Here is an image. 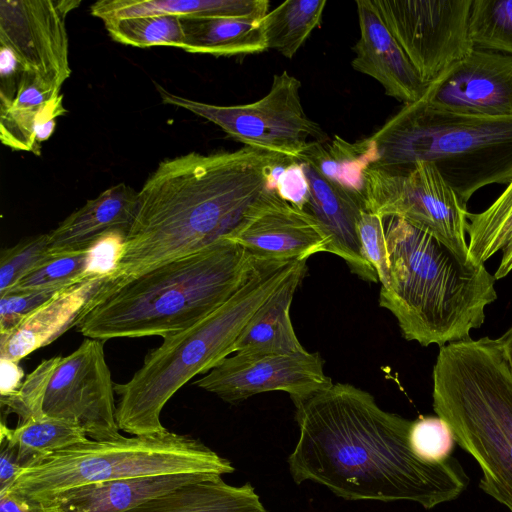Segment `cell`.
Instances as JSON below:
<instances>
[{
    "mask_svg": "<svg viewBox=\"0 0 512 512\" xmlns=\"http://www.w3.org/2000/svg\"><path fill=\"white\" fill-rule=\"evenodd\" d=\"M293 403L299 437L287 462L297 484L312 481L346 500L411 501L425 509L468 486L455 458H417L408 441L412 421L383 410L367 391L333 383Z\"/></svg>",
    "mask_w": 512,
    "mask_h": 512,
    "instance_id": "1",
    "label": "cell"
},
{
    "mask_svg": "<svg viewBox=\"0 0 512 512\" xmlns=\"http://www.w3.org/2000/svg\"><path fill=\"white\" fill-rule=\"evenodd\" d=\"M288 157L244 146L166 159L137 192L111 285L161 263L233 239L260 209L274 166Z\"/></svg>",
    "mask_w": 512,
    "mask_h": 512,
    "instance_id": "2",
    "label": "cell"
},
{
    "mask_svg": "<svg viewBox=\"0 0 512 512\" xmlns=\"http://www.w3.org/2000/svg\"><path fill=\"white\" fill-rule=\"evenodd\" d=\"M256 259L230 239L111 285L95 284L71 325L86 338L168 336L203 320L248 279Z\"/></svg>",
    "mask_w": 512,
    "mask_h": 512,
    "instance_id": "3",
    "label": "cell"
},
{
    "mask_svg": "<svg viewBox=\"0 0 512 512\" xmlns=\"http://www.w3.org/2000/svg\"><path fill=\"white\" fill-rule=\"evenodd\" d=\"M383 224L390 279L379 304L396 318L403 337L439 347L470 338L497 299L494 275L400 218Z\"/></svg>",
    "mask_w": 512,
    "mask_h": 512,
    "instance_id": "4",
    "label": "cell"
},
{
    "mask_svg": "<svg viewBox=\"0 0 512 512\" xmlns=\"http://www.w3.org/2000/svg\"><path fill=\"white\" fill-rule=\"evenodd\" d=\"M432 375L436 415L478 463L481 490L512 512V369L498 339L440 347Z\"/></svg>",
    "mask_w": 512,
    "mask_h": 512,
    "instance_id": "5",
    "label": "cell"
},
{
    "mask_svg": "<svg viewBox=\"0 0 512 512\" xmlns=\"http://www.w3.org/2000/svg\"><path fill=\"white\" fill-rule=\"evenodd\" d=\"M299 260H256L243 285L213 313L190 328L163 338L132 378L114 384L120 396L116 421L130 435L166 430L160 416L171 397L189 380L234 353L244 327L292 272Z\"/></svg>",
    "mask_w": 512,
    "mask_h": 512,
    "instance_id": "6",
    "label": "cell"
},
{
    "mask_svg": "<svg viewBox=\"0 0 512 512\" xmlns=\"http://www.w3.org/2000/svg\"><path fill=\"white\" fill-rule=\"evenodd\" d=\"M371 138L379 155L374 167L433 163L464 205L479 189L512 181V115L456 112L423 96L405 104Z\"/></svg>",
    "mask_w": 512,
    "mask_h": 512,
    "instance_id": "7",
    "label": "cell"
},
{
    "mask_svg": "<svg viewBox=\"0 0 512 512\" xmlns=\"http://www.w3.org/2000/svg\"><path fill=\"white\" fill-rule=\"evenodd\" d=\"M234 470L228 459L199 439L166 429L110 440L89 438L23 469L7 492L41 505L62 491L91 483L174 473L222 476Z\"/></svg>",
    "mask_w": 512,
    "mask_h": 512,
    "instance_id": "8",
    "label": "cell"
},
{
    "mask_svg": "<svg viewBox=\"0 0 512 512\" xmlns=\"http://www.w3.org/2000/svg\"><path fill=\"white\" fill-rule=\"evenodd\" d=\"M300 89V80L283 71L274 74L270 90L263 98L248 104L222 106L184 98L157 86L163 103L214 123L245 146L296 160L312 141L328 140L321 126L306 115Z\"/></svg>",
    "mask_w": 512,
    "mask_h": 512,
    "instance_id": "9",
    "label": "cell"
},
{
    "mask_svg": "<svg viewBox=\"0 0 512 512\" xmlns=\"http://www.w3.org/2000/svg\"><path fill=\"white\" fill-rule=\"evenodd\" d=\"M366 178V211L397 217L424 230L463 261L469 256L468 211L433 163L406 168L371 166Z\"/></svg>",
    "mask_w": 512,
    "mask_h": 512,
    "instance_id": "10",
    "label": "cell"
},
{
    "mask_svg": "<svg viewBox=\"0 0 512 512\" xmlns=\"http://www.w3.org/2000/svg\"><path fill=\"white\" fill-rule=\"evenodd\" d=\"M420 79L431 85L473 49V0H369Z\"/></svg>",
    "mask_w": 512,
    "mask_h": 512,
    "instance_id": "11",
    "label": "cell"
},
{
    "mask_svg": "<svg viewBox=\"0 0 512 512\" xmlns=\"http://www.w3.org/2000/svg\"><path fill=\"white\" fill-rule=\"evenodd\" d=\"M114 393L103 341L87 338L61 357L45 392L43 414L79 425L92 440L115 439L122 434Z\"/></svg>",
    "mask_w": 512,
    "mask_h": 512,
    "instance_id": "12",
    "label": "cell"
},
{
    "mask_svg": "<svg viewBox=\"0 0 512 512\" xmlns=\"http://www.w3.org/2000/svg\"><path fill=\"white\" fill-rule=\"evenodd\" d=\"M79 0H1L0 47L21 71L60 93L71 75L66 30L68 14Z\"/></svg>",
    "mask_w": 512,
    "mask_h": 512,
    "instance_id": "13",
    "label": "cell"
},
{
    "mask_svg": "<svg viewBox=\"0 0 512 512\" xmlns=\"http://www.w3.org/2000/svg\"><path fill=\"white\" fill-rule=\"evenodd\" d=\"M234 354L194 384L230 404L270 391H284L292 401L301 400L333 384L317 352Z\"/></svg>",
    "mask_w": 512,
    "mask_h": 512,
    "instance_id": "14",
    "label": "cell"
},
{
    "mask_svg": "<svg viewBox=\"0 0 512 512\" xmlns=\"http://www.w3.org/2000/svg\"><path fill=\"white\" fill-rule=\"evenodd\" d=\"M424 97L448 110L486 116L512 115V56L474 49L429 85Z\"/></svg>",
    "mask_w": 512,
    "mask_h": 512,
    "instance_id": "15",
    "label": "cell"
},
{
    "mask_svg": "<svg viewBox=\"0 0 512 512\" xmlns=\"http://www.w3.org/2000/svg\"><path fill=\"white\" fill-rule=\"evenodd\" d=\"M231 240L256 260L309 259L329 247L318 222L275 189L268 190L260 209Z\"/></svg>",
    "mask_w": 512,
    "mask_h": 512,
    "instance_id": "16",
    "label": "cell"
},
{
    "mask_svg": "<svg viewBox=\"0 0 512 512\" xmlns=\"http://www.w3.org/2000/svg\"><path fill=\"white\" fill-rule=\"evenodd\" d=\"M356 6L360 37L354 46L352 67L378 81L388 96L404 104L420 100L428 86L420 79L369 0H357Z\"/></svg>",
    "mask_w": 512,
    "mask_h": 512,
    "instance_id": "17",
    "label": "cell"
},
{
    "mask_svg": "<svg viewBox=\"0 0 512 512\" xmlns=\"http://www.w3.org/2000/svg\"><path fill=\"white\" fill-rule=\"evenodd\" d=\"M300 163L308 182V196L303 210L318 222L329 239L328 253L342 258L359 278L377 282V273L365 259L358 235V220L365 210L347 193L321 176L312 165L305 161Z\"/></svg>",
    "mask_w": 512,
    "mask_h": 512,
    "instance_id": "18",
    "label": "cell"
},
{
    "mask_svg": "<svg viewBox=\"0 0 512 512\" xmlns=\"http://www.w3.org/2000/svg\"><path fill=\"white\" fill-rule=\"evenodd\" d=\"M137 192L120 183L88 200L48 233L51 255L86 251L110 234L126 237L134 219Z\"/></svg>",
    "mask_w": 512,
    "mask_h": 512,
    "instance_id": "19",
    "label": "cell"
},
{
    "mask_svg": "<svg viewBox=\"0 0 512 512\" xmlns=\"http://www.w3.org/2000/svg\"><path fill=\"white\" fill-rule=\"evenodd\" d=\"M207 476L211 475L174 473L91 483L62 491L41 505H55L64 512H126Z\"/></svg>",
    "mask_w": 512,
    "mask_h": 512,
    "instance_id": "20",
    "label": "cell"
},
{
    "mask_svg": "<svg viewBox=\"0 0 512 512\" xmlns=\"http://www.w3.org/2000/svg\"><path fill=\"white\" fill-rule=\"evenodd\" d=\"M308 259H301L273 294L244 327L234 353L266 355L307 351L295 334L290 317L294 294L307 272Z\"/></svg>",
    "mask_w": 512,
    "mask_h": 512,
    "instance_id": "21",
    "label": "cell"
},
{
    "mask_svg": "<svg viewBox=\"0 0 512 512\" xmlns=\"http://www.w3.org/2000/svg\"><path fill=\"white\" fill-rule=\"evenodd\" d=\"M126 512H266L250 483L227 484L211 475L184 484Z\"/></svg>",
    "mask_w": 512,
    "mask_h": 512,
    "instance_id": "22",
    "label": "cell"
},
{
    "mask_svg": "<svg viewBox=\"0 0 512 512\" xmlns=\"http://www.w3.org/2000/svg\"><path fill=\"white\" fill-rule=\"evenodd\" d=\"M268 7L267 0H100L91 5L90 12L103 23L156 15L261 20L268 13Z\"/></svg>",
    "mask_w": 512,
    "mask_h": 512,
    "instance_id": "23",
    "label": "cell"
},
{
    "mask_svg": "<svg viewBox=\"0 0 512 512\" xmlns=\"http://www.w3.org/2000/svg\"><path fill=\"white\" fill-rule=\"evenodd\" d=\"M371 136L348 142L338 135L330 142L312 141L297 160L305 161L366 211V171L378 161Z\"/></svg>",
    "mask_w": 512,
    "mask_h": 512,
    "instance_id": "24",
    "label": "cell"
},
{
    "mask_svg": "<svg viewBox=\"0 0 512 512\" xmlns=\"http://www.w3.org/2000/svg\"><path fill=\"white\" fill-rule=\"evenodd\" d=\"M96 282H86L74 287L43 306L27 317L19 326L7 333H1L0 358L19 362L35 349L46 345L61 332L65 324L68 328L84 305L88 295L86 291L92 289Z\"/></svg>",
    "mask_w": 512,
    "mask_h": 512,
    "instance_id": "25",
    "label": "cell"
},
{
    "mask_svg": "<svg viewBox=\"0 0 512 512\" xmlns=\"http://www.w3.org/2000/svg\"><path fill=\"white\" fill-rule=\"evenodd\" d=\"M183 50L214 56L260 53L267 49L260 20L233 17L182 18Z\"/></svg>",
    "mask_w": 512,
    "mask_h": 512,
    "instance_id": "26",
    "label": "cell"
},
{
    "mask_svg": "<svg viewBox=\"0 0 512 512\" xmlns=\"http://www.w3.org/2000/svg\"><path fill=\"white\" fill-rule=\"evenodd\" d=\"M0 436L16 446L22 470L59 450L89 439L79 425L48 416L30 420L13 429L2 421Z\"/></svg>",
    "mask_w": 512,
    "mask_h": 512,
    "instance_id": "27",
    "label": "cell"
},
{
    "mask_svg": "<svg viewBox=\"0 0 512 512\" xmlns=\"http://www.w3.org/2000/svg\"><path fill=\"white\" fill-rule=\"evenodd\" d=\"M326 0H287L261 20L267 49L292 58L319 25Z\"/></svg>",
    "mask_w": 512,
    "mask_h": 512,
    "instance_id": "28",
    "label": "cell"
},
{
    "mask_svg": "<svg viewBox=\"0 0 512 512\" xmlns=\"http://www.w3.org/2000/svg\"><path fill=\"white\" fill-rule=\"evenodd\" d=\"M470 258L485 263L512 244V181L484 211L467 215Z\"/></svg>",
    "mask_w": 512,
    "mask_h": 512,
    "instance_id": "29",
    "label": "cell"
},
{
    "mask_svg": "<svg viewBox=\"0 0 512 512\" xmlns=\"http://www.w3.org/2000/svg\"><path fill=\"white\" fill-rule=\"evenodd\" d=\"M110 37L138 48L169 46L182 49L185 44L183 19L176 16H145L104 22Z\"/></svg>",
    "mask_w": 512,
    "mask_h": 512,
    "instance_id": "30",
    "label": "cell"
},
{
    "mask_svg": "<svg viewBox=\"0 0 512 512\" xmlns=\"http://www.w3.org/2000/svg\"><path fill=\"white\" fill-rule=\"evenodd\" d=\"M90 259V249L52 255L4 293L50 288H72L86 282L99 281L89 274Z\"/></svg>",
    "mask_w": 512,
    "mask_h": 512,
    "instance_id": "31",
    "label": "cell"
},
{
    "mask_svg": "<svg viewBox=\"0 0 512 512\" xmlns=\"http://www.w3.org/2000/svg\"><path fill=\"white\" fill-rule=\"evenodd\" d=\"M470 37L474 47L512 56V0H473Z\"/></svg>",
    "mask_w": 512,
    "mask_h": 512,
    "instance_id": "32",
    "label": "cell"
},
{
    "mask_svg": "<svg viewBox=\"0 0 512 512\" xmlns=\"http://www.w3.org/2000/svg\"><path fill=\"white\" fill-rule=\"evenodd\" d=\"M61 356L43 360L13 393L0 397L1 407L7 414L18 416L17 425L44 417L43 401L49 380Z\"/></svg>",
    "mask_w": 512,
    "mask_h": 512,
    "instance_id": "33",
    "label": "cell"
},
{
    "mask_svg": "<svg viewBox=\"0 0 512 512\" xmlns=\"http://www.w3.org/2000/svg\"><path fill=\"white\" fill-rule=\"evenodd\" d=\"M408 441L416 457L431 464L450 459L456 444L450 425L438 415L420 416L412 421Z\"/></svg>",
    "mask_w": 512,
    "mask_h": 512,
    "instance_id": "34",
    "label": "cell"
},
{
    "mask_svg": "<svg viewBox=\"0 0 512 512\" xmlns=\"http://www.w3.org/2000/svg\"><path fill=\"white\" fill-rule=\"evenodd\" d=\"M51 256L48 233L28 237L2 250L0 256V294L12 288L26 274Z\"/></svg>",
    "mask_w": 512,
    "mask_h": 512,
    "instance_id": "35",
    "label": "cell"
},
{
    "mask_svg": "<svg viewBox=\"0 0 512 512\" xmlns=\"http://www.w3.org/2000/svg\"><path fill=\"white\" fill-rule=\"evenodd\" d=\"M0 139L2 144L18 151L40 155L36 129L41 108H20L0 99Z\"/></svg>",
    "mask_w": 512,
    "mask_h": 512,
    "instance_id": "36",
    "label": "cell"
},
{
    "mask_svg": "<svg viewBox=\"0 0 512 512\" xmlns=\"http://www.w3.org/2000/svg\"><path fill=\"white\" fill-rule=\"evenodd\" d=\"M72 288L7 292L0 295V334L13 330L34 312Z\"/></svg>",
    "mask_w": 512,
    "mask_h": 512,
    "instance_id": "37",
    "label": "cell"
},
{
    "mask_svg": "<svg viewBox=\"0 0 512 512\" xmlns=\"http://www.w3.org/2000/svg\"><path fill=\"white\" fill-rule=\"evenodd\" d=\"M358 235L365 259L376 271L381 287H386L390 267L383 219L369 211H362L358 220Z\"/></svg>",
    "mask_w": 512,
    "mask_h": 512,
    "instance_id": "38",
    "label": "cell"
},
{
    "mask_svg": "<svg viewBox=\"0 0 512 512\" xmlns=\"http://www.w3.org/2000/svg\"><path fill=\"white\" fill-rule=\"evenodd\" d=\"M270 185L282 199L303 210L308 196V182L300 161L288 157L274 166Z\"/></svg>",
    "mask_w": 512,
    "mask_h": 512,
    "instance_id": "39",
    "label": "cell"
},
{
    "mask_svg": "<svg viewBox=\"0 0 512 512\" xmlns=\"http://www.w3.org/2000/svg\"><path fill=\"white\" fill-rule=\"evenodd\" d=\"M0 448V494H3L10 490L22 467L16 446L3 436H0Z\"/></svg>",
    "mask_w": 512,
    "mask_h": 512,
    "instance_id": "40",
    "label": "cell"
},
{
    "mask_svg": "<svg viewBox=\"0 0 512 512\" xmlns=\"http://www.w3.org/2000/svg\"><path fill=\"white\" fill-rule=\"evenodd\" d=\"M0 512H64L55 505H36L20 496L6 492L0 494Z\"/></svg>",
    "mask_w": 512,
    "mask_h": 512,
    "instance_id": "41",
    "label": "cell"
},
{
    "mask_svg": "<svg viewBox=\"0 0 512 512\" xmlns=\"http://www.w3.org/2000/svg\"><path fill=\"white\" fill-rule=\"evenodd\" d=\"M23 372L18 362L1 359V396L15 392L22 384Z\"/></svg>",
    "mask_w": 512,
    "mask_h": 512,
    "instance_id": "42",
    "label": "cell"
},
{
    "mask_svg": "<svg viewBox=\"0 0 512 512\" xmlns=\"http://www.w3.org/2000/svg\"><path fill=\"white\" fill-rule=\"evenodd\" d=\"M512 271V244L502 251L498 268L494 274L496 280L506 277Z\"/></svg>",
    "mask_w": 512,
    "mask_h": 512,
    "instance_id": "43",
    "label": "cell"
},
{
    "mask_svg": "<svg viewBox=\"0 0 512 512\" xmlns=\"http://www.w3.org/2000/svg\"><path fill=\"white\" fill-rule=\"evenodd\" d=\"M497 339L502 347L505 358L512 369V326Z\"/></svg>",
    "mask_w": 512,
    "mask_h": 512,
    "instance_id": "44",
    "label": "cell"
}]
</instances>
